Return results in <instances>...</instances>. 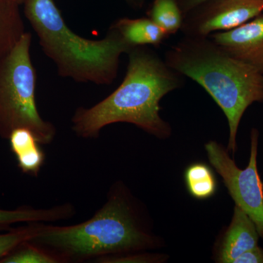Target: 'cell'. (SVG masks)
<instances>
[{"instance_id": "7c38bea8", "label": "cell", "mask_w": 263, "mask_h": 263, "mask_svg": "<svg viewBox=\"0 0 263 263\" xmlns=\"http://www.w3.org/2000/svg\"><path fill=\"white\" fill-rule=\"evenodd\" d=\"M110 27L115 29L132 47L159 46L169 37L152 19L122 18Z\"/></svg>"}, {"instance_id": "8fae6325", "label": "cell", "mask_w": 263, "mask_h": 263, "mask_svg": "<svg viewBox=\"0 0 263 263\" xmlns=\"http://www.w3.org/2000/svg\"><path fill=\"white\" fill-rule=\"evenodd\" d=\"M8 141L21 171L37 177L46 160V155L34 133L27 128H18L12 132Z\"/></svg>"}, {"instance_id": "ba28073f", "label": "cell", "mask_w": 263, "mask_h": 263, "mask_svg": "<svg viewBox=\"0 0 263 263\" xmlns=\"http://www.w3.org/2000/svg\"><path fill=\"white\" fill-rule=\"evenodd\" d=\"M209 37L227 53L263 74V13L237 28Z\"/></svg>"}, {"instance_id": "ffe728a7", "label": "cell", "mask_w": 263, "mask_h": 263, "mask_svg": "<svg viewBox=\"0 0 263 263\" xmlns=\"http://www.w3.org/2000/svg\"><path fill=\"white\" fill-rule=\"evenodd\" d=\"M205 1H207V0H177L180 8L182 11L183 16L189 12L193 10L194 8H196L198 5L202 4Z\"/></svg>"}, {"instance_id": "2e32d148", "label": "cell", "mask_w": 263, "mask_h": 263, "mask_svg": "<svg viewBox=\"0 0 263 263\" xmlns=\"http://www.w3.org/2000/svg\"><path fill=\"white\" fill-rule=\"evenodd\" d=\"M0 263H62L60 259L47 249L32 241L19 245L8 255L0 259Z\"/></svg>"}, {"instance_id": "5bb4252c", "label": "cell", "mask_w": 263, "mask_h": 263, "mask_svg": "<svg viewBox=\"0 0 263 263\" xmlns=\"http://www.w3.org/2000/svg\"><path fill=\"white\" fill-rule=\"evenodd\" d=\"M189 194L197 200H207L217 192L218 183L213 170L203 162L189 165L183 174Z\"/></svg>"}, {"instance_id": "7402d4cb", "label": "cell", "mask_w": 263, "mask_h": 263, "mask_svg": "<svg viewBox=\"0 0 263 263\" xmlns=\"http://www.w3.org/2000/svg\"><path fill=\"white\" fill-rule=\"evenodd\" d=\"M9 1L13 2V3H16L19 5L24 4L27 0H9Z\"/></svg>"}, {"instance_id": "ac0fdd59", "label": "cell", "mask_w": 263, "mask_h": 263, "mask_svg": "<svg viewBox=\"0 0 263 263\" xmlns=\"http://www.w3.org/2000/svg\"><path fill=\"white\" fill-rule=\"evenodd\" d=\"M163 256L156 255V254L146 253V252H140L106 256V257H100V258L95 259L94 262H163Z\"/></svg>"}, {"instance_id": "6da1fadb", "label": "cell", "mask_w": 263, "mask_h": 263, "mask_svg": "<svg viewBox=\"0 0 263 263\" xmlns=\"http://www.w3.org/2000/svg\"><path fill=\"white\" fill-rule=\"evenodd\" d=\"M30 241L47 249L62 263L94 262L164 245L154 233L146 209L122 181L112 185L105 203L88 220L69 226L43 223Z\"/></svg>"}, {"instance_id": "7a4b0ae2", "label": "cell", "mask_w": 263, "mask_h": 263, "mask_svg": "<svg viewBox=\"0 0 263 263\" xmlns=\"http://www.w3.org/2000/svg\"><path fill=\"white\" fill-rule=\"evenodd\" d=\"M128 54L127 72L114 92L91 108L79 107L72 117L77 136L94 139L109 124L129 123L158 139L171 138L172 128L160 116V101L183 84L181 75L155 51L138 46Z\"/></svg>"}, {"instance_id": "5b68a950", "label": "cell", "mask_w": 263, "mask_h": 263, "mask_svg": "<svg viewBox=\"0 0 263 263\" xmlns=\"http://www.w3.org/2000/svg\"><path fill=\"white\" fill-rule=\"evenodd\" d=\"M32 34L26 32L14 48L0 59V138L8 140L12 132L27 128L41 144H50L57 129L37 110V73L31 60Z\"/></svg>"}, {"instance_id": "30bf717a", "label": "cell", "mask_w": 263, "mask_h": 263, "mask_svg": "<svg viewBox=\"0 0 263 263\" xmlns=\"http://www.w3.org/2000/svg\"><path fill=\"white\" fill-rule=\"evenodd\" d=\"M76 214V208L70 202L48 209H35L24 205L5 210L0 209V232L7 231L20 223H50L67 220Z\"/></svg>"}, {"instance_id": "4fadbf2b", "label": "cell", "mask_w": 263, "mask_h": 263, "mask_svg": "<svg viewBox=\"0 0 263 263\" xmlns=\"http://www.w3.org/2000/svg\"><path fill=\"white\" fill-rule=\"evenodd\" d=\"M25 32L19 5L0 0V59L14 48Z\"/></svg>"}, {"instance_id": "9c48e42d", "label": "cell", "mask_w": 263, "mask_h": 263, "mask_svg": "<svg viewBox=\"0 0 263 263\" xmlns=\"http://www.w3.org/2000/svg\"><path fill=\"white\" fill-rule=\"evenodd\" d=\"M260 238L254 221L235 205L229 226L215 243L214 259L218 263H233L237 257L258 246Z\"/></svg>"}, {"instance_id": "277c9868", "label": "cell", "mask_w": 263, "mask_h": 263, "mask_svg": "<svg viewBox=\"0 0 263 263\" xmlns=\"http://www.w3.org/2000/svg\"><path fill=\"white\" fill-rule=\"evenodd\" d=\"M24 5V15L59 75L79 83L114 82L121 55L133 48L117 30L110 27L103 39H86L69 28L54 0H27Z\"/></svg>"}, {"instance_id": "44dd1931", "label": "cell", "mask_w": 263, "mask_h": 263, "mask_svg": "<svg viewBox=\"0 0 263 263\" xmlns=\"http://www.w3.org/2000/svg\"><path fill=\"white\" fill-rule=\"evenodd\" d=\"M125 2L134 9H140L144 3L143 0H125Z\"/></svg>"}, {"instance_id": "9a60e30c", "label": "cell", "mask_w": 263, "mask_h": 263, "mask_svg": "<svg viewBox=\"0 0 263 263\" xmlns=\"http://www.w3.org/2000/svg\"><path fill=\"white\" fill-rule=\"evenodd\" d=\"M147 15L168 36L182 27L183 15L177 0H154Z\"/></svg>"}, {"instance_id": "8992f818", "label": "cell", "mask_w": 263, "mask_h": 263, "mask_svg": "<svg viewBox=\"0 0 263 263\" xmlns=\"http://www.w3.org/2000/svg\"><path fill=\"white\" fill-rule=\"evenodd\" d=\"M259 132H250V154L248 164L240 169L227 148L216 141L205 144L208 160L222 179L235 205L254 221L263 239V182L257 167Z\"/></svg>"}, {"instance_id": "3957f363", "label": "cell", "mask_w": 263, "mask_h": 263, "mask_svg": "<svg viewBox=\"0 0 263 263\" xmlns=\"http://www.w3.org/2000/svg\"><path fill=\"white\" fill-rule=\"evenodd\" d=\"M164 61L180 75L201 86L227 118V149L234 157L246 110L263 103V74L227 53L210 37H184L166 51Z\"/></svg>"}, {"instance_id": "e0dca14e", "label": "cell", "mask_w": 263, "mask_h": 263, "mask_svg": "<svg viewBox=\"0 0 263 263\" xmlns=\"http://www.w3.org/2000/svg\"><path fill=\"white\" fill-rule=\"evenodd\" d=\"M43 222L26 223L25 226L13 228L0 233V259L8 255L19 245L34 238Z\"/></svg>"}, {"instance_id": "d6986e66", "label": "cell", "mask_w": 263, "mask_h": 263, "mask_svg": "<svg viewBox=\"0 0 263 263\" xmlns=\"http://www.w3.org/2000/svg\"><path fill=\"white\" fill-rule=\"evenodd\" d=\"M233 263H263V249L259 246L240 254Z\"/></svg>"}, {"instance_id": "52a82bcc", "label": "cell", "mask_w": 263, "mask_h": 263, "mask_svg": "<svg viewBox=\"0 0 263 263\" xmlns=\"http://www.w3.org/2000/svg\"><path fill=\"white\" fill-rule=\"evenodd\" d=\"M263 13V0H207L183 16L185 37H208L237 28Z\"/></svg>"}]
</instances>
